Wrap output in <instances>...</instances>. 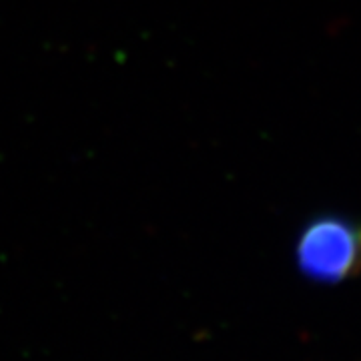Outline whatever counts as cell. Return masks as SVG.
Returning a JSON list of instances; mask_svg holds the SVG:
<instances>
[{"label": "cell", "mask_w": 361, "mask_h": 361, "mask_svg": "<svg viewBox=\"0 0 361 361\" xmlns=\"http://www.w3.org/2000/svg\"><path fill=\"white\" fill-rule=\"evenodd\" d=\"M297 267L317 283H343L361 273V223L343 217L311 221L297 239Z\"/></svg>", "instance_id": "6da1fadb"}]
</instances>
